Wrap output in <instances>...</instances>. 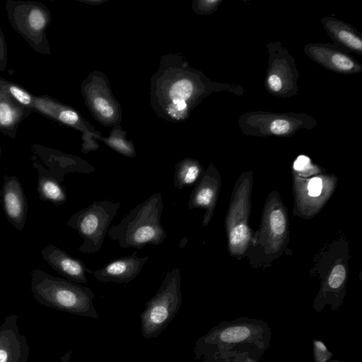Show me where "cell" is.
Instances as JSON below:
<instances>
[{"label":"cell","mask_w":362,"mask_h":362,"mask_svg":"<svg viewBox=\"0 0 362 362\" xmlns=\"http://www.w3.org/2000/svg\"><path fill=\"white\" fill-rule=\"evenodd\" d=\"M241 86L209 80L192 67L180 54L160 57L158 70L150 81V104L160 118L170 122L187 120L192 110L211 93L229 90L240 95Z\"/></svg>","instance_id":"cell-1"},{"label":"cell","mask_w":362,"mask_h":362,"mask_svg":"<svg viewBox=\"0 0 362 362\" xmlns=\"http://www.w3.org/2000/svg\"><path fill=\"white\" fill-rule=\"evenodd\" d=\"M30 290L40 305L81 317L99 318L95 294L87 286L54 276L42 269L31 272Z\"/></svg>","instance_id":"cell-2"},{"label":"cell","mask_w":362,"mask_h":362,"mask_svg":"<svg viewBox=\"0 0 362 362\" xmlns=\"http://www.w3.org/2000/svg\"><path fill=\"white\" fill-rule=\"evenodd\" d=\"M163 209L162 194L156 192L134 207L117 225L110 227L107 235L121 248L160 245L167 238L161 223Z\"/></svg>","instance_id":"cell-3"},{"label":"cell","mask_w":362,"mask_h":362,"mask_svg":"<svg viewBox=\"0 0 362 362\" xmlns=\"http://www.w3.org/2000/svg\"><path fill=\"white\" fill-rule=\"evenodd\" d=\"M180 270L168 272L156 295L145 303L140 315L142 337H158L178 313L182 303Z\"/></svg>","instance_id":"cell-4"},{"label":"cell","mask_w":362,"mask_h":362,"mask_svg":"<svg viewBox=\"0 0 362 362\" xmlns=\"http://www.w3.org/2000/svg\"><path fill=\"white\" fill-rule=\"evenodd\" d=\"M5 8L11 25L31 48L42 54H51L47 28L52 14L46 5L34 1L7 0Z\"/></svg>","instance_id":"cell-5"},{"label":"cell","mask_w":362,"mask_h":362,"mask_svg":"<svg viewBox=\"0 0 362 362\" xmlns=\"http://www.w3.org/2000/svg\"><path fill=\"white\" fill-rule=\"evenodd\" d=\"M120 206L119 202L95 201L70 217L66 225L76 230L83 240L79 246L80 252L97 253L100 251Z\"/></svg>","instance_id":"cell-6"},{"label":"cell","mask_w":362,"mask_h":362,"mask_svg":"<svg viewBox=\"0 0 362 362\" xmlns=\"http://www.w3.org/2000/svg\"><path fill=\"white\" fill-rule=\"evenodd\" d=\"M0 86L19 103L33 110V112H37L82 133L95 131L94 128L74 108L63 104L49 95L35 96L19 85L1 76Z\"/></svg>","instance_id":"cell-7"},{"label":"cell","mask_w":362,"mask_h":362,"mask_svg":"<svg viewBox=\"0 0 362 362\" xmlns=\"http://www.w3.org/2000/svg\"><path fill=\"white\" fill-rule=\"evenodd\" d=\"M317 120L305 113H275L264 111L243 114L238 125L246 134L255 136H288L300 129H313Z\"/></svg>","instance_id":"cell-8"},{"label":"cell","mask_w":362,"mask_h":362,"mask_svg":"<svg viewBox=\"0 0 362 362\" xmlns=\"http://www.w3.org/2000/svg\"><path fill=\"white\" fill-rule=\"evenodd\" d=\"M81 93L87 108L98 122L112 127L120 124L122 107L112 94L105 74L98 71L91 72L81 83Z\"/></svg>","instance_id":"cell-9"},{"label":"cell","mask_w":362,"mask_h":362,"mask_svg":"<svg viewBox=\"0 0 362 362\" xmlns=\"http://www.w3.org/2000/svg\"><path fill=\"white\" fill-rule=\"evenodd\" d=\"M269 63L264 86L267 91L281 98H288L298 93L299 72L295 59L280 42L267 45Z\"/></svg>","instance_id":"cell-10"},{"label":"cell","mask_w":362,"mask_h":362,"mask_svg":"<svg viewBox=\"0 0 362 362\" xmlns=\"http://www.w3.org/2000/svg\"><path fill=\"white\" fill-rule=\"evenodd\" d=\"M304 52L322 67L341 74H356L362 71V65L349 53L334 43H310Z\"/></svg>","instance_id":"cell-11"},{"label":"cell","mask_w":362,"mask_h":362,"mask_svg":"<svg viewBox=\"0 0 362 362\" xmlns=\"http://www.w3.org/2000/svg\"><path fill=\"white\" fill-rule=\"evenodd\" d=\"M40 162L34 161L33 165L38 175L52 177L59 182L64 180V176L69 173H90L95 168L78 157L64 154L58 151H37Z\"/></svg>","instance_id":"cell-12"},{"label":"cell","mask_w":362,"mask_h":362,"mask_svg":"<svg viewBox=\"0 0 362 362\" xmlns=\"http://www.w3.org/2000/svg\"><path fill=\"white\" fill-rule=\"evenodd\" d=\"M29 346L18 325V316L6 315L0 325V362H28Z\"/></svg>","instance_id":"cell-13"},{"label":"cell","mask_w":362,"mask_h":362,"mask_svg":"<svg viewBox=\"0 0 362 362\" xmlns=\"http://www.w3.org/2000/svg\"><path fill=\"white\" fill-rule=\"evenodd\" d=\"M1 203L8 221L16 229L22 230L27 220L28 205L23 188L16 176H4Z\"/></svg>","instance_id":"cell-14"},{"label":"cell","mask_w":362,"mask_h":362,"mask_svg":"<svg viewBox=\"0 0 362 362\" xmlns=\"http://www.w3.org/2000/svg\"><path fill=\"white\" fill-rule=\"evenodd\" d=\"M148 257L137 256V252L109 262L100 269L93 272V275L100 282L128 284L141 272Z\"/></svg>","instance_id":"cell-15"},{"label":"cell","mask_w":362,"mask_h":362,"mask_svg":"<svg viewBox=\"0 0 362 362\" xmlns=\"http://www.w3.org/2000/svg\"><path fill=\"white\" fill-rule=\"evenodd\" d=\"M42 259L66 279L80 284L88 282L86 273L93 274L80 259L69 255L59 247L49 245L41 251Z\"/></svg>","instance_id":"cell-16"},{"label":"cell","mask_w":362,"mask_h":362,"mask_svg":"<svg viewBox=\"0 0 362 362\" xmlns=\"http://www.w3.org/2000/svg\"><path fill=\"white\" fill-rule=\"evenodd\" d=\"M259 327L249 323H235L214 327L200 338L195 346H223L232 344L251 341L259 335Z\"/></svg>","instance_id":"cell-17"},{"label":"cell","mask_w":362,"mask_h":362,"mask_svg":"<svg viewBox=\"0 0 362 362\" xmlns=\"http://www.w3.org/2000/svg\"><path fill=\"white\" fill-rule=\"evenodd\" d=\"M33 110L22 105L0 86V132L14 139L21 123Z\"/></svg>","instance_id":"cell-18"},{"label":"cell","mask_w":362,"mask_h":362,"mask_svg":"<svg viewBox=\"0 0 362 362\" xmlns=\"http://www.w3.org/2000/svg\"><path fill=\"white\" fill-rule=\"evenodd\" d=\"M322 25L334 44L349 53L362 55V38L361 33L350 24L336 18L326 16Z\"/></svg>","instance_id":"cell-19"},{"label":"cell","mask_w":362,"mask_h":362,"mask_svg":"<svg viewBox=\"0 0 362 362\" xmlns=\"http://www.w3.org/2000/svg\"><path fill=\"white\" fill-rule=\"evenodd\" d=\"M201 173L202 166L198 160L189 158L182 159L175 165L174 187L182 189L192 185L198 180Z\"/></svg>","instance_id":"cell-20"},{"label":"cell","mask_w":362,"mask_h":362,"mask_svg":"<svg viewBox=\"0 0 362 362\" xmlns=\"http://www.w3.org/2000/svg\"><path fill=\"white\" fill-rule=\"evenodd\" d=\"M37 192L41 200L49 202L57 206L64 204L67 200L66 188L61 182L52 177L39 175Z\"/></svg>","instance_id":"cell-21"},{"label":"cell","mask_w":362,"mask_h":362,"mask_svg":"<svg viewBox=\"0 0 362 362\" xmlns=\"http://www.w3.org/2000/svg\"><path fill=\"white\" fill-rule=\"evenodd\" d=\"M127 133L119 124L112 127L109 136L103 137L99 134L97 139L100 140L117 153L129 158H134L136 156V149L133 142L127 139Z\"/></svg>","instance_id":"cell-22"},{"label":"cell","mask_w":362,"mask_h":362,"mask_svg":"<svg viewBox=\"0 0 362 362\" xmlns=\"http://www.w3.org/2000/svg\"><path fill=\"white\" fill-rule=\"evenodd\" d=\"M210 176H204L194 187L189 199V209L205 207L210 209L216 195V187L211 181Z\"/></svg>","instance_id":"cell-23"},{"label":"cell","mask_w":362,"mask_h":362,"mask_svg":"<svg viewBox=\"0 0 362 362\" xmlns=\"http://www.w3.org/2000/svg\"><path fill=\"white\" fill-rule=\"evenodd\" d=\"M221 0H194L192 2L193 11L199 14L206 15L215 12Z\"/></svg>","instance_id":"cell-24"},{"label":"cell","mask_w":362,"mask_h":362,"mask_svg":"<svg viewBox=\"0 0 362 362\" xmlns=\"http://www.w3.org/2000/svg\"><path fill=\"white\" fill-rule=\"evenodd\" d=\"M346 277L345 268L341 264L336 265L329 277V285L332 288H339L344 282Z\"/></svg>","instance_id":"cell-25"},{"label":"cell","mask_w":362,"mask_h":362,"mask_svg":"<svg viewBox=\"0 0 362 362\" xmlns=\"http://www.w3.org/2000/svg\"><path fill=\"white\" fill-rule=\"evenodd\" d=\"M100 134L95 132H89L83 133V145L81 151L83 153H88L90 151H95L98 148V144L96 142L97 136Z\"/></svg>","instance_id":"cell-26"},{"label":"cell","mask_w":362,"mask_h":362,"mask_svg":"<svg viewBox=\"0 0 362 362\" xmlns=\"http://www.w3.org/2000/svg\"><path fill=\"white\" fill-rule=\"evenodd\" d=\"M270 223L272 230L275 234L283 233L285 229V219L281 211L274 210L272 212Z\"/></svg>","instance_id":"cell-27"},{"label":"cell","mask_w":362,"mask_h":362,"mask_svg":"<svg viewBox=\"0 0 362 362\" xmlns=\"http://www.w3.org/2000/svg\"><path fill=\"white\" fill-rule=\"evenodd\" d=\"M248 234L247 228L245 224H239L232 230L230 235V242L233 245H238L243 243Z\"/></svg>","instance_id":"cell-28"},{"label":"cell","mask_w":362,"mask_h":362,"mask_svg":"<svg viewBox=\"0 0 362 362\" xmlns=\"http://www.w3.org/2000/svg\"><path fill=\"white\" fill-rule=\"evenodd\" d=\"M313 347L315 362H327L332 357V354L322 341L315 340Z\"/></svg>","instance_id":"cell-29"},{"label":"cell","mask_w":362,"mask_h":362,"mask_svg":"<svg viewBox=\"0 0 362 362\" xmlns=\"http://www.w3.org/2000/svg\"><path fill=\"white\" fill-rule=\"evenodd\" d=\"M8 61V51L6 43L1 28L0 26V71L6 70Z\"/></svg>","instance_id":"cell-30"},{"label":"cell","mask_w":362,"mask_h":362,"mask_svg":"<svg viewBox=\"0 0 362 362\" xmlns=\"http://www.w3.org/2000/svg\"><path fill=\"white\" fill-rule=\"evenodd\" d=\"M322 188V180L319 177H313L308 185L310 196L317 197L320 194Z\"/></svg>","instance_id":"cell-31"},{"label":"cell","mask_w":362,"mask_h":362,"mask_svg":"<svg viewBox=\"0 0 362 362\" xmlns=\"http://www.w3.org/2000/svg\"><path fill=\"white\" fill-rule=\"evenodd\" d=\"M310 158L304 155L299 156L293 163V168L297 170H303L307 168L310 164Z\"/></svg>","instance_id":"cell-32"},{"label":"cell","mask_w":362,"mask_h":362,"mask_svg":"<svg viewBox=\"0 0 362 362\" xmlns=\"http://www.w3.org/2000/svg\"><path fill=\"white\" fill-rule=\"evenodd\" d=\"M78 1L80 2H83L84 4H86L97 6V5L104 3L106 0H78Z\"/></svg>","instance_id":"cell-33"},{"label":"cell","mask_w":362,"mask_h":362,"mask_svg":"<svg viewBox=\"0 0 362 362\" xmlns=\"http://www.w3.org/2000/svg\"><path fill=\"white\" fill-rule=\"evenodd\" d=\"M71 351H68L63 356H60L59 362H71Z\"/></svg>","instance_id":"cell-34"},{"label":"cell","mask_w":362,"mask_h":362,"mask_svg":"<svg viewBox=\"0 0 362 362\" xmlns=\"http://www.w3.org/2000/svg\"><path fill=\"white\" fill-rule=\"evenodd\" d=\"M1 203V189H0V204Z\"/></svg>","instance_id":"cell-35"},{"label":"cell","mask_w":362,"mask_h":362,"mask_svg":"<svg viewBox=\"0 0 362 362\" xmlns=\"http://www.w3.org/2000/svg\"><path fill=\"white\" fill-rule=\"evenodd\" d=\"M1 146H0V160H1Z\"/></svg>","instance_id":"cell-36"},{"label":"cell","mask_w":362,"mask_h":362,"mask_svg":"<svg viewBox=\"0 0 362 362\" xmlns=\"http://www.w3.org/2000/svg\"><path fill=\"white\" fill-rule=\"evenodd\" d=\"M331 362H341V361H331Z\"/></svg>","instance_id":"cell-37"}]
</instances>
